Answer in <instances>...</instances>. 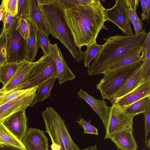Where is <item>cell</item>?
I'll use <instances>...</instances> for the list:
<instances>
[{
  "label": "cell",
  "mask_w": 150,
  "mask_h": 150,
  "mask_svg": "<svg viewBox=\"0 0 150 150\" xmlns=\"http://www.w3.org/2000/svg\"><path fill=\"white\" fill-rule=\"evenodd\" d=\"M17 20L6 32V63H18L26 57V41L16 29Z\"/></svg>",
  "instance_id": "cell-7"
},
{
  "label": "cell",
  "mask_w": 150,
  "mask_h": 150,
  "mask_svg": "<svg viewBox=\"0 0 150 150\" xmlns=\"http://www.w3.org/2000/svg\"><path fill=\"white\" fill-rule=\"evenodd\" d=\"M27 19L29 24V33L26 41L27 56L25 60L28 62H33L39 47L37 40L38 31L28 18Z\"/></svg>",
  "instance_id": "cell-20"
},
{
  "label": "cell",
  "mask_w": 150,
  "mask_h": 150,
  "mask_svg": "<svg viewBox=\"0 0 150 150\" xmlns=\"http://www.w3.org/2000/svg\"><path fill=\"white\" fill-rule=\"evenodd\" d=\"M146 33L142 29L138 34L130 35L116 34L103 38L105 43L88 68L87 74L92 76L103 74L121 56L138 46H142Z\"/></svg>",
  "instance_id": "cell-2"
},
{
  "label": "cell",
  "mask_w": 150,
  "mask_h": 150,
  "mask_svg": "<svg viewBox=\"0 0 150 150\" xmlns=\"http://www.w3.org/2000/svg\"><path fill=\"white\" fill-rule=\"evenodd\" d=\"M22 142L27 150H49L48 139L42 130L30 128Z\"/></svg>",
  "instance_id": "cell-13"
},
{
  "label": "cell",
  "mask_w": 150,
  "mask_h": 150,
  "mask_svg": "<svg viewBox=\"0 0 150 150\" xmlns=\"http://www.w3.org/2000/svg\"><path fill=\"white\" fill-rule=\"evenodd\" d=\"M25 110L16 112L2 122L6 127L21 142L27 132V119Z\"/></svg>",
  "instance_id": "cell-11"
},
{
  "label": "cell",
  "mask_w": 150,
  "mask_h": 150,
  "mask_svg": "<svg viewBox=\"0 0 150 150\" xmlns=\"http://www.w3.org/2000/svg\"><path fill=\"white\" fill-rule=\"evenodd\" d=\"M76 122L84 129L83 134H98L97 128L93 125L90 122H87L85 119L81 117L78 121Z\"/></svg>",
  "instance_id": "cell-31"
},
{
  "label": "cell",
  "mask_w": 150,
  "mask_h": 150,
  "mask_svg": "<svg viewBox=\"0 0 150 150\" xmlns=\"http://www.w3.org/2000/svg\"><path fill=\"white\" fill-rule=\"evenodd\" d=\"M128 13L131 22L133 24L138 17L136 11L132 10L130 8H128Z\"/></svg>",
  "instance_id": "cell-40"
},
{
  "label": "cell",
  "mask_w": 150,
  "mask_h": 150,
  "mask_svg": "<svg viewBox=\"0 0 150 150\" xmlns=\"http://www.w3.org/2000/svg\"><path fill=\"white\" fill-rule=\"evenodd\" d=\"M37 86L28 89L24 93L0 107V122L18 111L25 110L35 100Z\"/></svg>",
  "instance_id": "cell-10"
},
{
  "label": "cell",
  "mask_w": 150,
  "mask_h": 150,
  "mask_svg": "<svg viewBox=\"0 0 150 150\" xmlns=\"http://www.w3.org/2000/svg\"><path fill=\"white\" fill-rule=\"evenodd\" d=\"M105 9L100 0H94L90 5L64 10L65 21L77 47L89 46L97 42L101 29L108 30L104 24Z\"/></svg>",
  "instance_id": "cell-1"
},
{
  "label": "cell",
  "mask_w": 150,
  "mask_h": 150,
  "mask_svg": "<svg viewBox=\"0 0 150 150\" xmlns=\"http://www.w3.org/2000/svg\"><path fill=\"white\" fill-rule=\"evenodd\" d=\"M41 115L51 140V150H80L72 139L64 120L53 108L47 107Z\"/></svg>",
  "instance_id": "cell-4"
},
{
  "label": "cell",
  "mask_w": 150,
  "mask_h": 150,
  "mask_svg": "<svg viewBox=\"0 0 150 150\" xmlns=\"http://www.w3.org/2000/svg\"><path fill=\"white\" fill-rule=\"evenodd\" d=\"M44 19L53 38L59 40L68 50L77 63L82 60L83 52L77 47L65 21L64 8L56 0L45 4H40Z\"/></svg>",
  "instance_id": "cell-3"
},
{
  "label": "cell",
  "mask_w": 150,
  "mask_h": 150,
  "mask_svg": "<svg viewBox=\"0 0 150 150\" xmlns=\"http://www.w3.org/2000/svg\"><path fill=\"white\" fill-rule=\"evenodd\" d=\"M97 147L96 144L91 146H88L86 148L82 149V150H97Z\"/></svg>",
  "instance_id": "cell-47"
},
{
  "label": "cell",
  "mask_w": 150,
  "mask_h": 150,
  "mask_svg": "<svg viewBox=\"0 0 150 150\" xmlns=\"http://www.w3.org/2000/svg\"><path fill=\"white\" fill-rule=\"evenodd\" d=\"M16 29L27 41L29 33V24L27 19L23 18L18 19L16 22Z\"/></svg>",
  "instance_id": "cell-27"
},
{
  "label": "cell",
  "mask_w": 150,
  "mask_h": 150,
  "mask_svg": "<svg viewBox=\"0 0 150 150\" xmlns=\"http://www.w3.org/2000/svg\"><path fill=\"white\" fill-rule=\"evenodd\" d=\"M145 6L146 10L149 15L150 10V0H145Z\"/></svg>",
  "instance_id": "cell-45"
},
{
  "label": "cell",
  "mask_w": 150,
  "mask_h": 150,
  "mask_svg": "<svg viewBox=\"0 0 150 150\" xmlns=\"http://www.w3.org/2000/svg\"><path fill=\"white\" fill-rule=\"evenodd\" d=\"M143 61L103 73V77L96 85L103 100L112 99L127 80L140 67Z\"/></svg>",
  "instance_id": "cell-5"
},
{
  "label": "cell",
  "mask_w": 150,
  "mask_h": 150,
  "mask_svg": "<svg viewBox=\"0 0 150 150\" xmlns=\"http://www.w3.org/2000/svg\"><path fill=\"white\" fill-rule=\"evenodd\" d=\"M18 63H6L0 67V82L5 86L15 73Z\"/></svg>",
  "instance_id": "cell-24"
},
{
  "label": "cell",
  "mask_w": 150,
  "mask_h": 150,
  "mask_svg": "<svg viewBox=\"0 0 150 150\" xmlns=\"http://www.w3.org/2000/svg\"><path fill=\"white\" fill-rule=\"evenodd\" d=\"M34 62L25 59L18 63L17 69L13 76L9 81L1 88L5 92L11 91L19 85L27 76L33 66Z\"/></svg>",
  "instance_id": "cell-18"
},
{
  "label": "cell",
  "mask_w": 150,
  "mask_h": 150,
  "mask_svg": "<svg viewBox=\"0 0 150 150\" xmlns=\"http://www.w3.org/2000/svg\"><path fill=\"white\" fill-rule=\"evenodd\" d=\"M146 146L147 147V148L149 149L150 148V139H147L146 142Z\"/></svg>",
  "instance_id": "cell-49"
},
{
  "label": "cell",
  "mask_w": 150,
  "mask_h": 150,
  "mask_svg": "<svg viewBox=\"0 0 150 150\" xmlns=\"http://www.w3.org/2000/svg\"><path fill=\"white\" fill-rule=\"evenodd\" d=\"M110 139L120 150H137L138 146L133 134L132 127H128L109 136Z\"/></svg>",
  "instance_id": "cell-14"
},
{
  "label": "cell",
  "mask_w": 150,
  "mask_h": 150,
  "mask_svg": "<svg viewBox=\"0 0 150 150\" xmlns=\"http://www.w3.org/2000/svg\"><path fill=\"white\" fill-rule=\"evenodd\" d=\"M126 1L128 8L136 11L139 5V0H126Z\"/></svg>",
  "instance_id": "cell-39"
},
{
  "label": "cell",
  "mask_w": 150,
  "mask_h": 150,
  "mask_svg": "<svg viewBox=\"0 0 150 150\" xmlns=\"http://www.w3.org/2000/svg\"><path fill=\"white\" fill-rule=\"evenodd\" d=\"M150 105V95L144 97L131 105L121 108L126 114L134 117L139 114H144Z\"/></svg>",
  "instance_id": "cell-22"
},
{
  "label": "cell",
  "mask_w": 150,
  "mask_h": 150,
  "mask_svg": "<svg viewBox=\"0 0 150 150\" xmlns=\"http://www.w3.org/2000/svg\"><path fill=\"white\" fill-rule=\"evenodd\" d=\"M6 33L2 30L0 35V67L6 63Z\"/></svg>",
  "instance_id": "cell-29"
},
{
  "label": "cell",
  "mask_w": 150,
  "mask_h": 150,
  "mask_svg": "<svg viewBox=\"0 0 150 150\" xmlns=\"http://www.w3.org/2000/svg\"><path fill=\"white\" fill-rule=\"evenodd\" d=\"M142 69L143 81L150 80V48L145 51Z\"/></svg>",
  "instance_id": "cell-26"
},
{
  "label": "cell",
  "mask_w": 150,
  "mask_h": 150,
  "mask_svg": "<svg viewBox=\"0 0 150 150\" xmlns=\"http://www.w3.org/2000/svg\"><path fill=\"white\" fill-rule=\"evenodd\" d=\"M57 78L56 76L52 77L37 86L38 90L35 100L30 106L31 107L38 102H42L50 96L51 90Z\"/></svg>",
  "instance_id": "cell-21"
},
{
  "label": "cell",
  "mask_w": 150,
  "mask_h": 150,
  "mask_svg": "<svg viewBox=\"0 0 150 150\" xmlns=\"http://www.w3.org/2000/svg\"><path fill=\"white\" fill-rule=\"evenodd\" d=\"M18 9L17 18L27 19L28 13L29 0H18Z\"/></svg>",
  "instance_id": "cell-30"
},
{
  "label": "cell",
  "mask_w": 150,
  "mask_h": 150,
  "mask_svg": "<svg viewBox=\"0 0 150 150\" xmlns=\"http://www.w3.org/2000/svg\"><path fill=\"white\" fill-rule=\"evenodd\" d=\"M6 13L13 16H16L18 13V0H3Z\"/></svg>",
  "instance_id": "cell-32"
},
{
  "label": "cell",
  "mask_w": 150,
  "mask_h": 150,
  "mask_svg": "<svg viewBox=\"0 0 150 150\" xmlns=\"http://www.w3.org/2000/svg\"><path fill=\"white\" fill-rule=\"evenodd\" d=\"M55 76H57L56 63L49 51L47 54L43 55L34 62L27 76L19 85L11 90L31 88Z\"/></svg>",
  "instance_id": "cell-6"
},
{
  "label": "cell",
  "mask_w": 150,
  "mask_h": 150,
  "mask_svg": "<svg viewBox=\"0 0 150 150\" xmlns=\"http://www.w3.org/2000/svg\"><path fill=\"white\" fill-rule=\"evenodd\" d=\"M135 31V34L139 33L142 29V20L138 17L135 22L133 24Z\"/></svg>",
  "instance_id": "cell-38"
},
{
  "label": "cell",
  "mask_w": 150,
  "mask_h": 150,
  "mask_svg": "<svg viewBox=\"0 0 150 150\" xmlns=\"http://www.w3.org/2000/svg\"><path fill=\"white\" fill-rule=\"evenodd\" d=\"M144 50L150 48V32L146 33L142 45Z\"/></svg>",
  "instance_id": "cell-41"
},
{
  "label": "cell",
  "mask_w": 150,
  "mask_h": 150,
  "mask_svg": "<svg viewBox=\"0 0 150 150\" xmlns=\"http://www.w3.org/2000/svg\"><path fill=\"white\" fill-rule=\"evenodd\" d=\"M145 150L144 149H142V150Z\"/></svg>",
  "instance_id": "cell-51"
},
{
  "label": "cell",
  "mask_w": 150,
  "mask_h": 150,
  "mask_svg": "<svg viewBox=\"0 0 150 150\" xmlns=\"http://www.w3.org/2000/svg\"><path fill=\"white\" fill-rule=\"evenodd\" d=\"M144 114V117L145 146H146L147 137L150 130V105Z\"/></svg>",
  "instance_id": "cell-36"
},
{
  "label": "cell",
  "mask_w": 150,
  "mask_h": 150,
  "mask_svg": "<svg viewBox=\"0 0 150 150\" xmlns=\"http://www.w3.org/2000/svg\"><path fill=\"white\" fill-rule=\"evenodd\" d=\"M40 4H45L52 2L53 0H38Z\"/></svg>",
  "instance_id": "cell-46"
},
{
  "label": "cell",
  "mask_w": 150,
  "mask_h": 150,
  "mask_svg": "<svg viewBox=\"0 0 150 150\" xmlns=\"http://www.w3.org/2000/svg\"><path fill=\"white\" fill-rule=\"evenodd\" d=\"M128 9L126 0H116L112 7L105 9L104 14L106 21H110L116 25L126 35H130L134 34Z\"/></svg>",
  "instance_id": "cell-8"
},
{
  "label": "cell",
  "mask_w": 150,
  "mask_h": 150,
  "mask_svg": "<svg viewBox=\"0 0 150 150\" xmlns=\"http://www.w3.org/2000/svg\"><path fill=\"white\" fill-rule=\"evenodd\" d=\"M28 89L6 92L0 103L1 106L25 92Z\"/></svg>",
  "instance_id": "cell-33"
},
{
  "label": "cell",
  "mask_w": 150,
  "mask_h": 150,
  "mask_svg": "<svg viewBox=\"0 0 150 150\" xmlns=\"http://www.w3.org/2000/svg\"><path fill=\"white\" fill-rule=\"evenodd\" d=\"M139 1L141 4L142 10V13L141 15L142 20H145L146 19L148 22H149L150 15L148 13L146 8L145 0H139Z\"/></svg>",
  "instance_id": "cell-37"
},
{
  "label": "cell",
  "mask_w": 150,
  "mask_h": 150,
  "mask_svg": "<svg viewBox=\"0 0 150 150\" xmlns=\"http://www.w3.org/2000/svg\"><path fill=\"white\" fill-rule=\"evenodd\" d=\"M49 52L55 62L57 77L59 84H62L66 81L74 79L76 76L64 61L57 43L51 44Z\"/></svg>",
  "instance_id": "cell-12"
},
{
  "label": "cell",
  "mask_w": 150,
  "mask_h": 150,
  "mask_svg": "<svg viewBox=\"0 0 150 150\" xmlns=\"http://www.w3.org/2000/svg\"><path fill=\"white\" fill-rule=\"evenodd\" d=\"M144 81H143L142 77V64L140 67L115 95L112 99L109 100L110 102L112 103L115 100L120 98L134 90Z\"/></svg>",
  "instance_id": "cell-19"
},
{
  "label": "cell",
  "mask_w": 150,
  "mask_h": 150,
  "mask_svg": "<svg viewBox=\"0 0 150 150\" xmlns=\"http://www.w3.org/2000/svg\"><path fill=\"white\" fill-rule=\"evenodd\" d=\"M102 45L98 44L97 42L87 47L83 52L82 60L84 61V66L88 68L92 60L95 58L101 48Z\"/></svg>",
  "instance_id": "cell-25"
},
{
  "label": "cell",
  "mask_w": 150,
  "mask_h": 150,
  "mask_svg": "<svg viewBox=\"0 0 150 150\" xmlns=\"http://www.w3.org/2000/svg\"><path fill=\"white\" fill-rule=\"evenodd\" d=\"M6 13L5 6L3 1H2L0 6V21L2 20Z\"/></svg>",
  "instance_id": "cell-43"
},
{
  "label": "cell",
  "mask_w": 150,
  "mask_h": 150,
  "mask_svg": "<svg viewBox=\"0 0 150 150\" xmlns=\"http://www.w3.org/2000/svg\"><path fill=\"white\" fill-rule=\"evenodd\" d=\"M28 17L37 30L42 32L48 37L50 32L45 22L38 0H29Z\"/></svg>",
  "instance_id": "cell-16"
},
{
  "label": "cell",
  "mask_w": 150,
  "mask_h": 150,
  "mask_svg": "<svg viewBox=\"0 0 150 150\" xmlns=\"http://www.w3.org/2000/svg\"><path fill=\"white\" fill-rule=\"evenodd\" d=\"M6 92L4 91L1 88L0 89V107L1 106L0 103L3 97L5 94Z\"/></svg>",
  "instance_id": "cell-48"
},
{
  "label": "cell",
  "mask_w": 150,
  "mask_h": 150,
  "mask_svg": "<svg viewBox=\"0 0 150 150\" xmlns=\"http://www.w3.org/2000/svg\"><path fill=\"white\" fill-rule=\"evenodd\" d=\"M65 10L70 9L76 6H81L78 0H56Z\"/></svg>",
  "instance_id": "cell-35"
},
{
  "label": "cell",
  "mask_w": 150,
  "mask_h": 150,
  "mask_svg": "<svg viewBox=\"0 0 150 150\" xmlns=\"http://www.w3.org/2000/svg\"><path fill=\"white\" fill-rule=\"evenodd\" d=\"M0 150H27L8 145L0 144Z\"/></svg>",
  "instance_id": "cell-42"
},
{
  "label": "cell",
  "mask_w": 150,
  "mask_h": 150,
  "mask_svg": "<svg viewBox=\"0 0 150 150\" xmlns=\"http://www.w3.org/2000/svg\"><path fill=\"white\" fill-rule=\"evenodd\" d=\"M18 19L16 16H13L9 13H6L1 20L3 23L2 30L6 32L11 28Z\"/></svg>",
  "instance_id": "cell-34"
},
{
  "label": "cell",
  "mask_w": 150,
  "mask_h": 150,
  "mask_svg": "<svg viewBox=\"0 0 150 150\" xmlns=\"http://www.w3.org/2000/svg\"><path fill=\"white\" fill-rule=\"evenodd\" d=\"M0 141L3 144L26 149L21 141L19 140L0 122Z\"/></svg>",
  "instance_id": "cell-23"
},
{
  "label": "cell",
  "mask_w": 150,
  "mask_h": 150,
  "mask_svg": "<svg viewBox=\"0 0 150 150\" xmlns=\"http://www.w3.org/2000/svg\"><path fill=\"white\" fill-rule=\"evenodd\" d=\"M77 95L91 106L100 117L104 125L110 108L107 105V102L104 100H98L92 97L81 88L78 92Z\"/></svg>",
  "instance_id": "cell-17"
},
{
  "label": "cell",
  "mask_w": 150,
  "mask_h": 150,
  "mask_svg": "<svg viewBox=\"0 0 150 150\" xmlns=\"http://www.w3.org/2000/svg\"><path fill=\"white\" fill-rule=\"evenodd\" d=\"M37 40L39 47L42 49L44 55H46L50 50L51 44L50 40L41 31L38 32Z\"/></svg>",
  "instance_id": "cell-28"
},
{
  "label": "cell",
  "mask_w": 150,
  "mask_h": 150,
  "mask_svg": "<svg viewBox=\"0 0 150 150\" xmlns=\"http://www.w3.org/2000/svg\"><path fill=\"white\" fill-rule=\"evenodd\" d=\"M133 118L126 114L116 105L112 103L104 125L105 131L104 139H107L109 136L119 131L132 127Z\"/></svg>",
  "instance_id": "cell-9"
},
{
  "label": "cell",
  "mask_w": 150,
  "mask_h": 150,
  "mask_svg": "<svg viewBox=\"0 0 150 150\" xmlns=\"http://www.w3.org/2000/svg\"><path fill=\"white\" fill-rule=\"evenodd\" d=\"M81 6H86L92 3L94 0H78Z\"/></svg>",
  "instance_id": "cell-44"
},
{
  "label": "cell",
  "mask_w": 150,
  "mask_h": 150,
  "mask_svg": "<svg viewBox=\"0 0 150 150\" xmlns=\"http://www.w3.org/2000/svg\"><path fill=\"white\" fill-rule=\"evenodd\" d=\"M3 144L2 142H1V141H0V144Z\"/></svg>",
  "instance_id": "cell-50"
},
{
  "label": "cell",
  "mask_w": 150,
  "mask_h": 150,
  "mask_svg": "<svg viewBox=\"0 0 150 150\" xmlns=\"http://www.w3.org/2000/svg\"><path fill=\"white\" fill-rule=\"evenodd\" d=\"M150 95V80L143 82L134 90L113 102L121 108H125Z\"/></svg>",
  "instance_id": "cell-15"
}]
</instances>
